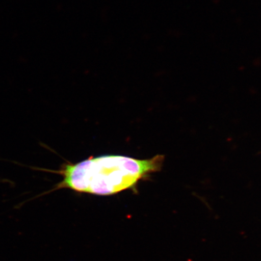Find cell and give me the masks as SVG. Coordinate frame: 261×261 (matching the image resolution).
Instances as JSON below:
<instances>
[{
    "instance_id": "6da1fadb",
    "label": "cell",
    "mask_w": 261,
    "mask_h": 261,
    "mask_svg": "<svg viewBox=\"0 0 261 261\" xmlns=\"http://www.w3.org/2000/svg\"><path fill=\"white\" fill-rule=\"evenodd\" d=\"M164 161L163 155L144 160L110 155L90 158L77 163H68L62 165L58 171L29 168L63 176V180L55 189L67 188L83 193L106 196L135 188L142 179L161 171Z\"/></svg>"
}]
</instances>
